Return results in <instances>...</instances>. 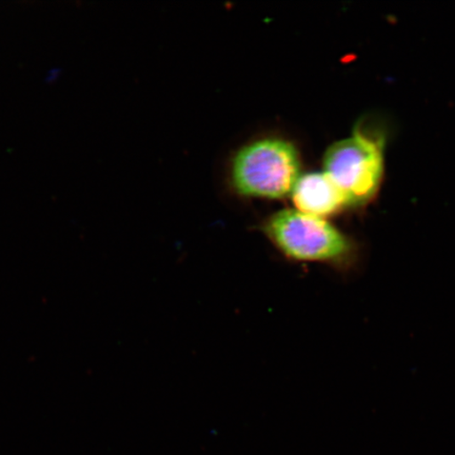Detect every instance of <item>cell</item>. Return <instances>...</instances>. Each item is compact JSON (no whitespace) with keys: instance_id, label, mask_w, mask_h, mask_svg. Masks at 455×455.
I'll return each instance as SVG.
<instances>
[{"instance_id":"1","label":"cell","mask_w":455,"mask_h":455,"mask_svg":"<svg viewBox=\"0 0 455 455\" xmlns=\"http://www.w3.org/2000/svg\"><path fill=\"white\" fill-rule=\"evenodd\" d=\"M263 230L284 258L298 263L341 265L350 259L354 247L325 219L298 210H283L265 221Z\"/></svg>"},{"instance_id":"2","label":"cell","mask_w":455,"mask_h":455,"mask_svg":"<svg viewBox=\"0 0 455 455\" xmlns=\"http://www.w3.org/2000/svg\"><path fill=\"white\" fill-rule=\"evenodd\" d=\"M299 153L278 139L252 142L238 151L232 164L233 186L246 196L283 198L299 179Z\"/></svg>"},{"instance_id":"4","label":"cell","mask_w":455,"mask_h":455,"mask_svg":"<svg viewBox=\"0 0 455 455\" xmlns=\"http://www.w3.org/2000/svg\"><path fill=\"white\" fill-rule=\"evenodd\" d=\"M292 199L298 212L321 219L337 213L348 204L343 193L323 172L299 176Z\"/></svg>"},{"instance_id":"3","label":"cell","mask_w":455,"mask_h":455,"mask_svg":"<svg viewBox=\"0 0 455 455\" xmlns=\"http://www.w3.org/2000/svg\"><path fill=\"white\" fill-rule=\"evenodd\" d=\"M383 169L382 142L357 131L330 147L323 158V173L348 204L365 203L377 193Z\"/></svg>"}]
</instances>
